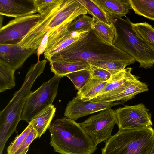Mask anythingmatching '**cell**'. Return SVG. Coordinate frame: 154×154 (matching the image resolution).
Returning a JSON list of instances; mask_svg holds the SVG:
<instances>
[{
	"label": "cell",
	"instance_id": "cell-36",
	"mask_svg": "<svg viewBox=\"0 0 154 154\" xmlns=\"http://www.w3.org/2000/svg\"><path fill=\"white\" fill-rule=\"evenodd\" d=\"M7 154H8V153Z\"/></svg>",
	"mask_w": 154,
	"mask_h": 154
},
{
	"label": "cell",
	"instance_id": "cell-3",
	"mask_svg": "<svg viewBox=\"0 0 154 154\" xmlns=\"http://www.w3.org/2000/svg\"><path fill=\"white\" fill-rule=\"evenodd\" d=\"M47 61L44 59L32 64L26 73L23 83L9 103L0 113V154H2L8 138L16 130L20 120L26 99L32 92V86L44 72Z\"/></svg>",
	"mask_w": 154,
	"mask_h": 154
},
{
	"label": "cell",
	"instance_id": "cell-23",
	"mask_svg": "<svg viewBox=\"0 0 154 154\" xmlns=\"http://www.w3.org/2000/svg\"><path fill=\"white\" fill-rule=\"evenodd\" d=\"M86 9L87 13L97 20L108 25L113 24V18L92 0H77Z\"/></svg>",
	"mask_w": 154,
	"mask_h": 154
},
{
	"label": "cell",
	"instance_id": "cell-20",
	"mask_svg": "<svg viewBox=\"0 0 154 154\" xmlns=\"http://www.w3.org/2000/svg\"><path fill=\"white\" fill-rule=\"evenodd\" d=\"M91 29L97 37L108 45H113L117 39V31L113 23L108 25L94 18Z\"/></svg>",
	"mask_w": 154,
	"mask_h": 154
},
{
	"label": "cell",
	"instance_id": "cell-4",
	"mask_svg": "<svg viewBox=\"0 0 154 154\" xmlns=\"http://www.w3.org/2000/svg\"><path fill=\"white\" fill-rule=\"evenodd\" d=\"M154 145L152 126L118 130L106 141L101 154H150Z\"/></svg>",
	"mask_w": 154,
	"mask_h": 154
},
{
	"label": "cell",
	"instance_id": "cell-29",
	"mask_svg": "<svg viewBox=\"0 0 154 154\" xmlns=\"http://www.w3.org/2000/svg\"><path fill=\"white\" fill-rule=\"evenodd\" d=\"M65 76L70 79L79 91L91 77V74L89 69H83L68 74Z\"/></svg>",
	"mask_w": 154,
	"mask_h": 154
},
{
	"label": "cell",
	"instance_id": "cell-1",
	"mask_svg": "<svg viewBox=\"0 0 154 154\" xmlns=\"http://www.w3.org/2000/svg\"><path fill=\"white\" fill-rule=\"evenodd\" d=\"M111 60L126 61L134 63L136 61L123 51L103 42L91 29L85 37L54 55L48 61L78 62Z\"/></svg>",
	"mask_w": 154,
	"mask_h": 154
},
{
	"label": "cell",
	"instance_id": "cell-6",
	"mask_svg": "<svg viewBox=\"0 0 154 154\" xmlns=\"http://www.w3.org/2000/svg\"><path fill=\"white\" fill-rule=\"evenodd\" d=\"M61 76L54 75L28 96L22 111L20 120L29 123L35 116L53 103L57 95Z\"/></svg>",
	"mask_w": 154,
	"mask_h": 154
},
{
	"label": "cell",
	"instance_id": "cell-19",
	"mask_svg": "<svg viewBox=\"0 0 154 154\" xmlns=\"http://www.w3.org/2000/svg\"><path fill=\"white\" fill-rule=\"evenodd\" d=\"M56 111V108L54 105H50L35 116L29 122L36 131L38 137L40 138L49 128Z\"/></svg>",
	"mask_w": 154,
	"mask_h": 154
},
{
	"label": "cell",
	"instance_id": "cell-28",
	"mask_svg": "<svg viewBox=\"0 0 154 154\" xmlns=\"http://www.w3.org/2000/svg\"><path fill=\"white\" fill-rule=\"evenodd\" d=\"M94 23V18L86 14L79 15L71 22L67 27L69 32H89Z\"/></svg>",
	"mask_w": 154,
	"mask_h": 154
},
{
	"label": "cell",
	"instance_id": "cell-18",
	"mask_svg": "<svg viewBox=\"0 0 154 154\" xmlns=\"http://www.w3.org/2000/svg\"><path fill=\"white\" fill-rule=\"evenodd\" d=\"M113 18L126 17L132 9L129 0H92Z\"/></svg>",
	"mask_w": 154,
	"mask_h": 154
},
{
	"label": "cell",
	"instance_id": "cell-27",
	"mask_svg": "<svg viewBox=\"0 0 154 154\" xmlns=\"http://www.w3.org/2000/svg\"><path fill=\"white\" fill-rule=\"evenodd\" d=\"M87 62L90 65L108 71L112 75L125 69L127 66L134 63L131 62L121 60H90Z\"/></svg>",
	"mask_w": 154,
	"mask_h": 154
},
{
	"label": "cell",
	"instance_id": "cell-32",
	"mask_svg": "<svg viewBox=\"0 0 154 154\" xmlns=\"http://www.w3.org/2000/svg\"><path fill=\"white\" fill-rule=\"evenodd\" d=\"M37 138V132L33 128L14 154H26L30 145L34 140Z\"/></svg>",
	"mask_w": 154,
	"mask_h": 154
},
{
	"label": "cell",
	"instance_id": "cell-9",
	"mask_svg": "<svg viewBox=\"0 0 154 154\" xmlns=\"http://www.w3.org/2000/svg\"><path fill=\"white\" fill-rule=\"evenodd\" d=\"M40 14L15 18L0 29V44L19 43L38 22Z\"/></svg>",
	"mask_w": 154,
	"mask_h": 154
},
{
	"label": "cell",
	"instance_id": "cell-12",
	"mask_svg": "<svg viewBox=\"0 0 154 154\" xmlns=\"http://www.w3.org/2000/svg\"><path fill=\"white\" fill-rule=\"evenodd\" d=\"M121 101L112 103H103L89 100L84 101L77 96L73 98L67 104L64 116L75 121L79 118L102 111L118 105L123 104Z\"/></svg>",
	"mask_w": 154,
	"mask_h": 154
},
{
	"label": "cell",
	"instance_id": "cell-22",
	"mask_svg": "<svg viewBox=\"0 0 154 154\" xmlns=\"http://www.w3.org/2000/svg\"><path fill=\"white\" fill-rule=\"evenodd\" d=\"M50 69L54 75L62 77L68 74L82 70L89 69L91 65L87 62H49Z\"/></svg>",
	"mask_w": 154,
	"mask_h": 154
},
{
	"label": "cell",
	"instance_id": "cell-24",
	"mask_svg": "<svg viewBox=\"0 0 154 154\" xmlns=\"http://www.w3.org/2000/svg\"><path fill=\"white\" fill-rule=\"evenodd\" d=\"M132 26L136 35L154 49V28L146 22L132 23Z\"/></svg>",
	"mask_w": 154,
	"mask_h": 154
},
{
	"label": "cell",
	"instance_id": "cell-16",
	"mask_svg": "<svg viewBox=\"0 0 154 154\" xmlns=\"http://www.w3.org/2000/svg\"><path fill=\"white\" fill-rule=\"evenodd\" d=\"M38 12L35 0H0V14L15 18Z\"/></svg>",
	"mask_w": 154,
	"mask_h": 154
},
{
	"label": "cell",
	"instance_id": "cell-5",
	"mask_svg": "<svg viewBox=\"0 0 154 154\" xmlns=\"http://www.w3.org/2000/svg\"><path fill=\"white\" fill-rule=\"evenodd\" d=\"M113 18L117 37L113 45L133 57L140 67L151 68L154 65V49L140 38L133 30L132 23L127 17Z\"/></svg>",
	"mask_w": 154,
	"mask_h": 154
},
{
	"label": "cell",
	"instance_id": "cell-34",
	"mask_svg": "<svg viewBox=\"0 0 154 154\" xmlns=\"http://www.w3.org/2000/svg\"><path fill=\"white\" fill-rule=\"evenodd\" d=\"M50 32V29L48 31L46 34L45 36L37 50V55L38 57L37 62L40 61L39 60L40 56L43 53H44L47 47Z\"/></svg>",
	"mask_w": 154,
	"mask_h": 154
},
{
	"label": "cell",
	"instance_id": "cell-11",
	"mask_svg": "<svg viewBox=\"0 0 154 154\" xmlns=\"http://www.w3.org/2000/svg\"><path fill=\"white\" fill-rule=\"evenodd\" d=\"M63 0H59L42 14L38 22L18 43L23 48L37 50L48 32V25L60 8Z\"/></svg>",
	"mask_w": 154,
	"mask_h": 154
},
{
	"label": "cell",
	"instance_id": "cell-2",
	"mask_svg": "<svg viewBox=\"0 0 154 154\" xmlns=\"http://www.w3.org/2000/svg\"><path fill=\"white\" fill-rule=\"evenodd\" d=\"M50 144L61 154H92L97 148L79 123L66 117L54 120L48 128Z\"/></svg>",
	"mask_w": 154,
	"mask_h": 154
},
{
	"label": "cell",
	"instance_id": "cell-26",
	"mask_svg": "<svg viewBox=\"0 0 154 154\" xmlns=\"http://www.w3.org/2000/svg\"><path fill=\"white\" fill-rule=\"evenodd\" d=\"M14 70L0 61V92L13 88L15 85Z\"/></svg>",
	"mask_w": 154,
	"mask_h": 154
},
{
	"label": "cell",
	"instance_id": "cell-25",
	"mask_svg": "<svg viewBox=\"0 0 154 154\" xmlns=\"http://www.w3.org/2000/svg\"><path fill=\"white\" fill-rule=\"evenodd\" d=\"M135 14L154 21V0H129Z\"/></svg>",
	"mask_w": 154,
	"mask_h": 154
},
{
	"label": "cell",
	"instance_id": "cell-7",
	"mask_svg": "<svg viewBox=\"0 0 154 154\" xmlns=\"http://www.w3.org/2000/svg\"><path fill=\"white\" fill-rule=\"evenodd\" d=\"M117 123L116 111L111 108L101 111L79 124L97 146L112 136V131Z\"/></svg>",
	"mask_w": 154,
	"mask_h": 154
},
{
	"label": "cell",
	"instance_id": "cell-13",
	"mask_svg": "<svg viewBox=\"0 0 154 154\" xmlns=\"http://www.w3.org/2000/svg\"><path fill=\"white\" fill-rule=\"evenodd\" d=\"M37 50L22 48L18 44H0V61L16 70Z\"/></svg>",
	"mask_w": 154,
	"mask_h": 154
},
{
	"label": "cell",
	"instance_id": "cell-10",
	"mask_svg": "<svg viewBox=\"0 0 154 154\" xmlns=\"http://www.w3.org/2000/svg\"><path fill=\"white\" fill-rule=\"evenodd\" d=\"M69 23L50 29L47 45L44 52L45 59L49 61L54 55L88 34V31H68L67 27Z\"/></svg>",
	"mask_w": 154,
	"mask_h": 154
},
{
	"label": "cell",
	"instance_id": "cell-35",
	"mask_svg": "<svg viewBox=\"0 0 154 154\" xmlns=\"http://www.w3.org/2000/svg\"><path fill=\"white\" fill-rule=\"evenodd\" d=\"M150 154H154V145Z\"/></svg>",
	"mask_w": 154,
	"mask_h": 154
},
{
	"label": "cell",
	"instance_id": "cell-21",
	"mask_svg": "<svg viewBox=\"0 0 154 154\" xmlns=\"http://www.w3.org/2000/svg\"><path fill=\"white\" fill-rule=\"evenodd\" d=\"M106 82L91 77L82 88L78 91L76 96L84 101L91 100L98 96L104 88Z\"/></svg>",
	"mask_w": 154,
	"mask_h": 154
},
{
	"label": "cell",
	"instance_id": "cell-17",
	"mask_svg": "<svg viewBox=\"0 0 154 154\" xmlns=\"http://www.w3.org/2000/svg\"><path fill=\"white\" fill-rule=\"evenodd\" d=\"M148 90V85L138 79L119 94L108 97L95 98L91 100L103 103H110L121 101L125 102L134 97L137 94L147 92Z\"/></svg>",
	"mask_w": 154,
	"mask_h": 154
},
{
	"label": "cell",
	"instance_id": "cell-15",
	"mask_svg": "<svg viewBox=\"0 0 154 154\" xmlns=\"http://www.w3.org/2000/svg\"><path fill=\"white\" fill-rule=\"evenodd\" d=\"M132 69L131 67L127 68L112 75L104 88L95 98L108 97L119 94L138 79L132 74Z\"/></svg>",
	"mask_w": 154,
	"mask_h": 154
},
{
	"label": "cell",
	"instance_id": "cell-14",
	"mask_svg": "<svg viewBox=\"0 0 154 154\" xmlns=\"http://www.w3.org/2000/svg\"><path fill=\"white\" fill-rule=\"evenodd\" d=\"M87 11L77 0H63L60 8L48 25V30L70 23L75 18Z\"/></svg>",
	"mask_w": 154,
	"mask_h": 154
},
{
	"label": "cell",
	"instance_id": "cell-30",
	"mask_svg": "<svg viewBox=\"0 0 154 154\" xmlns=\"http://www.w3.org/2000/svg\"><path fill=\"white\" fill-rule=\"evenodd\" d=\"M33 128L32 125L29 123L22 132L16 137L7 148L8 154H14L21 145L25 139Z\"/></svg>",
	"mask_w": 154,
	"mask_h": 154
},
{
	"label": "cell",
	"instance_id": "cell-33",
	"mask_svg": "<svg viewBox=\"0 0 154 154\" xmlns=\"http://www.w3.org/2000/svg\"><path fill=\"white\" fill-rule=\"evenodd\" d=\"M58 1L59 0H35L39 14H42L46 10L56 4Z\"/></svg>",
	"mask_w": 154,
	"mask_h": 154
},
{
	"label": "cell",
	"instance_id": "cell-31",
	"mask_svg": "<svg viewBox=\"0 0 154 154\" xmlns=\"http://www.w3.org/2000/svg\"><path fill=\"white\" fill-rule=\"evenodd\" d=\"M90 65L89 70L91 77L96 78L103 82H107L111 77L112 74L108 71Z\"/></svg>",
	"mask_w": 154,
	"mask_h": 154
},
{
	"label": "cell",
	"instance_id": "cell-8",
	"mask_svg": "<svg viewBox=\"0 0 154 154\" xmlns=\"http://www.w3.org/2000/svg\"><path fill=\"white\" fill-rule=\"evenodd\" d=\"M119 130L141 128L153 126L152 113L143 103L126 106L115 110Z\"/></svg>",
	"mask_w": 154,
	"mask_h": 154
}]
</instances>
